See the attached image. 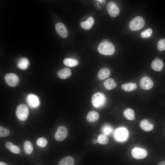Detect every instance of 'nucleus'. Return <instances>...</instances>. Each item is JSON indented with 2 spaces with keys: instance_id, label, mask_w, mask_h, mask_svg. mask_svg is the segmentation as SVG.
Masks as SVG:
<instances>
[{
  "instance_id": "c9c22d12",
  "label": "nucleus",
  "mask_w": 165,
  "mask_h": 165,
  "mask_svg": "<svg viewBox=\"0 0 165 165\" xmlns=\"http://www.w3.org/2000/svg\"><path fill=\"white\" fill-rule=\"evenodd\" d=\"M0 165H7L5 163L3 162H0Z\"/></svg>"
},
{
  "instance_id": "f3484780",
  "label": "nucleus",
  "mask_w": 165,
  "mask_h": 165,
  "mask_svg": "<svg viewBox=\"0 0 165 165\" xmlns=\"http://www.w3.org/2000/svg\"><path fill=\"white\" fill-rule=\"evenodd\" d=\"M105 88L108 90H111L115 88L116 86V83L114 80L111 78L106 80L104 82Z\"/></svg>"
},
{
  "instance_id": "f03ea898",
  "label": "nucleus",
  "mask_w": 165,
  "mask_h": 165,
  "mask_svg": "<svg viewBox=\"0 0 165 165\" xmlns=\"http://www.w3.org/2000/svg\"><path fill=\"white\" fill-rule=\"evenodd\" d=\"M129 136L128 130L124 127H119L116 129L113 133L115 140L119 142H123L127 140Z\"/></svg>"
},
{
  "instance_id": "6e6552de",
  "label": "nucleus",
  "mask_w": 165,
  "mask_h": 165,
  "mask_svg": "<svg viewBox=\"0 0 165 165\" xmlns=\"http://www.w3.org/2000/svg\"><path fill=\"white\" fill-rule=\"evenodd\" d=\"M5 79L8 85L12 87L16 86L19 81L18 76L13 73L7 74L5 77Z\"/></svg>"
},
{
  "instance_id": "c85d7f7f",
  "label": "nucleus",
  "mask_w": 165,
  "mask_h": 165,
  "mask_svg": "<svg viewBox=\"0 0 165 165\" xmlns=\"http://www.w3.org/2000/svg\"><path fill=\"white\" fill-rule=\"evenodd\" d=\"M152 31L151 28H148L142 32L141 33V36L143 38H147L151 36Z\"/></svg>"
},
{
  "instance_id": "a878e982",
  "label": "nucleus",
  "mask_w": 165,
  "mask_h": 165,
  "mask_svg": "<svg viewBox=\"0 0 165 165\" xmlns=\"http://www.w3.org/2000/svg\"><path fill=\"white\" fill-rule=\"evenodd\" d=\"M97 142L104 145L107 144L109 142V140L106 135L104 134L99 135L97 139Z\"/></svg>"
},
{
  "instance_id": "9b49d317",
  "label": "nucleus",
  "mask_w": 165,
  "mask_h": 165,
  "mask_svg": "<svg viewBox=\"0 0 165 165\" xmlns=\"http://www.w3.org/2000/svg\"><path fill=\"white\" fill-rule=\"evenodd\" d=\"M140 85L142 89L148 90L152 88L153 85L152 81L149 77L145 76L142 78L140 81Z\"/></svg>"
},
{
  "instance_id": "4468645a",
  "label": "nucleus",
  "mask_w": 165,
  "mask_h": 165,
  "mask_svg": "<svg viewBox=\"0 0 165 165\" xmlns=\"http://www.w3.org/2000/svg\"><path fill=\"white\" fill-rule=\"evenodd\" d=\"M163 65V63L161 60L159 58H156L153 61L151 64V66L154 70L160 71L162 70Z\"/></svg>"
},
{
  "instance_id": "9d476101",
  "label": "nucleus",
  "mask_w": 165,
  "mask_h": 165,
  "mask_svg": "<svg viewBox=\"0 0 165 165\" xmlns=\"http://www.w3.org/2000/svg\"><path fill=\"white\" fill-rule=\"evenodd\" d=\"M108 12L109 14L112 17L117 16L119 13V8L113 2H109L107 6Z\"/></svg>"
},
{
  "instance_id": "2f4dec72",
  "label": "nucleus",
  "mask_w": 165,
  "mask_h": 165,
  "mask_svg": "<svg viewBox=\"0 0 165 165\" xmlns=\"http://www.w3.org/2000/svg\"><path fill=\"white\" fill-rule=\"evenodd\" d=\"M9 149L11 152L15 154H18L20 151L19 148L14 145Z\"/></svg>"
},
{
  "instance_id": "bb28decb",
  "label": "nucleus",
  "mask_w": 165,
  "mask_h": 165,
  "mask_svg": "<svg viewBox=\"0 0 165 165\" xmlns=\"http://www.w3.org/2000/svg\"><path fill=\"white\" fill-rule=\"evenodd\" d=\"M113 129L112 127L108 125H104L102 128L101 131L103 134L108 135L111 134Z\"/></svg>"
},
{
  "instance_id": "20e7f679",
  "label": "nucleus",
  "mask_w": 165,
  "mask_h": 165,
  "mask_svg": "<svg viewBox=\"0 0 165 165\" xmlns=\"http://www.w3.org/2000/svg\"><path fill=\"white\" fill-rule=\"evenodd\" d=\"M145 24L144 19L140 16H137L130 21L129 23V27L133 31H138L142 28Z\"/></svg>"
},
{
  "instance_id": "a211bd4d",
  "label": "nucleus",
  "mask_w": 165,
  "mask_h": 165,
  "mask_svg": "<svg viewBox=\"0 0 165 165\" xmlns=\"http://www.w3.org/2000/svg\"><path fill=\"white\" fill-rule=\"evenodd\" d=\"M29 65V61L26 58H20L17 63L18 67L20 69L25 70L26 69Z\"/></svg>"
},
{
  "instance_id": "1a4fd4ad",
  "label": "nucleus",
  "mask_w": 165,
  "mask_h": 165,
  "mask_svg": "<svg viewBox=\"0 0 165 165\" xmlns=\"http://www.w3.org/2000/svg\"><path fill=\"white\" fill-rule=\"evenodd\" d=\"M26 101L28 105L32 108L37 107L40 104V101L38 97L36 95L33 94H30L28 95Z\"/></svg>"
},
{
  "instance_id": "5701e85b",
  "label": "nucleus",
  "mask_w": 165,
  "mask_h": 165,
  "mask_svg": "<svg viewBox=\"0 0 165 165\" xmlns=\"http://www.w3.org/2000/svg\"><path fill=\"white\" fill-rule=\"evenodd\" d=\"M24 149L26 154H31L33 150V146L31 143L28 141H25L24 144Z\"/></svg>"
},
{
  "instance_id": "473e14b6",
  "label": "nucleus",
  "mask_w": 165,
  "mask_h": 165,
  "mask_svg": "<svg viewBox=\"0 0 165 165\" xmlns=\"http://www.w3.org/2000/svg\"><path fill=\"white\" fill-rule=\"evenodd\" d=\"M14 144L12 143L7 141L5 143V146L6 148L9 149Z\"/></svg>"
},
{
  "instance_id": "39448f33",
  "label": "nucleus",
  "mask_w": 165,
  "mask_h": 165,
  "mask_svg": "<svg viewBox=\"0 0 165 165\" xmlns=\"http://www.w3.org/2000/svg\"><path fill=\"white\" fill-rule=\"evenodd\" d=\"M16 115L17 118L21 121H24L28 118L29 114L28 108L25 105L20 104L17 107L16 111Z\"/></svg>"
},
{
  "instance_id": "aec40b11",
  "label": "nucleus",
  "mask_w": 165,
  "mask_h": 165,
  "mask_svg": "<svg viewBox=\"0 0 165 165\" xmlns=\"http://www.w3.org/2000/svg\"><path fill=\"white\" fill-rule=\"evenodd\" d=\"M99 117V114L97 112L92 111L89 112L87 114L86 119L88 122H93L97 121Z\"/></svg>"
},
{
  "instance_id": "cd10ccee",
  "label": "nucleus",
  "mask_w": 165,
  "mask_h": 165,
  "mask_svg": "<svg viewBox=\"0 0 165 165\" xmlns=\"http://www.w3.org/2000/svg\"><path fill=\"white\" fill-rule=\"evenodd\" d=\"M37 145L39 147L43 148L46 146L47 144V141L46 139L41 137L38 138L36 141Z\"/></svg>"
},
{
  "instance_id": "7c9ffc66",
  "label": "nucleus",
  "mask_w": 165,
  "mask_h": 165,
  "mask_svg": "<svg viewBox=\"0 0 165 165\" xmlns=\"http://www.w3.org/2000/svg\"><path fill=\"white\" fill-rule=\"evenodd\" d=\"M157 48L160 51L165 50V38L160 39L157 44Z\"/></svg>"
},
{
  "instance_id": "f704fd0d",
  "label": "nucleus",
  "mask_w": 165,
  "mask_h": 165,
  "mask_svg": "<svg viewBox=\"0 0 165 165\" xmlns=\"http://www.w3.org/2000/svg\"><path fill=\"white\" fill-rule=\"evenodd\" d=\"M92 142L94 144H96L97 142V140L94 139L92 140Z\"/></svg>"
},
{
  "instance_id": "72a5a7b5",
  "label": "nucleus",
  "mask_w": 165,
  "mask_h": 165,
  "mask_svg": "<svg viewBox=\"0 0 165 165\" xmlns=\"http://www.w3.org/2000/svg\"><path fill=\"white\" fill-rule=\"evenodd\" d=\"M158 165H165V161H163L160 162Z\"/></svg>"
},
{
  "instance_id": "393cba45",
  "label": "nucleus",
  "mask_w": 165,
  "mask_h": 165,
  "mask_svg": "<svg viewBox=\"0 0 165 165\" xmlns=\"http://www.w3.org/2000/svg\"><path fill=\"white\" fill-rule=\"evenodd\" d=\"M64 64L69 67H73L76 66L78 63V61L75 59L67 58L63 61Z\"/></svg>"
},
{
  "instance_id": "b1692460",
  "label": "nucleus",
  "mask_w": 165,
  "mask_h": 165,
  "mask_svg": "<svg viewBox=\"0 0 165 165\" xmlns=\"http://www.w3.org/2000/svg\"><path fill=\"white\" fill-rule=\"evenodd\" d=\"M124 116L128 119L133 120L134 119L135 115L134 110L130 108L126 109L123 112Z\"/></svg>"
},
{
  "instance_id": "f257e3e1",
  "label": "nucleus",
  "mask_w": 165,
  "mask_h": 165,
  "mask_svg": "<svg viewBox=\"0 0 165 165\" xmlns=\"http://www.w3.org/2000/svg\"><path fill=\"white\" fill-rule=\"evenodd\" d=\"M98 50L100 53L107 55H112L115 51L113 44L108 41L101 42L99 45Z\"/></svg>"
},
{
  "instance_id": "dca6fc26",
  "label": "nucleus",
  "mask_w": 165,
  "mask_h": 165,
  "mask_svg": "<svg viewBox=\"0 0 165 165\" xmlns=\"http://www.w3.org/2000/svg\"><path fill=\"white\" fill-rule=\"evenodd\" d=\"M110 71L109 69L105 68L101 69L98 73V78L100 80L104 79L109 77Z\"/></svg>"
},
{
  "instance_id": "0eeeda50",
  "label": "nucleus",
  "mask_w": 165,
  "mask_h": 165,
  "mask_svg": "<svg viewBox=\"0 0 165 165\" xmlns=\"http://www.w3.org/2000/svg\"><path fill=\"white\" fill-rule=\"evenodd\" d=\"M133 157L137 159H143L146 157L148 154L147 151L142 148L135 147L131 150Z\"/></svg>"
},
{
  "instance_id": "2eb2a0df",
  "label": "nucleus",
  "mask_w": 165,
  "mask_h": 165,
  "mask_svg": "<svg viewBox=\"0 0 165 165\" xmlns=\"http://www.w3.org/2000/svg\"><path fill=\"white\" fill-rule=\"evenodd\" d=\"M72 73L71 69L68 68H64L59 70L57 74L60 78L65 79L70 76Z\"/></svg>"
},
{
  "instance_id": "e433bc0d",
  "label": "nucleus",
  "mask_w": 165,
  "mask_h": 165,
  "mask_svg": "<svg viewBox=\"0 0 165 165\" xmlns=\"http://www.w3.org/2000/svg\"><path fill=\"white\" fill-rule=\"evenodd\" d=\"M97 1H98L100 3H102L103 2H104V0H97Z\"/></svg>"
},
{
  "instance_id": "412c9836",
  "label": "nucleus",
  "mask_w": 165,
  "mask_h": 165,
  "mask_svg": "<svg viewBox=\"0 0 165 165\" xmlns=\"http://www.w3.org/2000/svg\"><path fill=\"white\" fill-rule=\"evenodd\" d=\"M94 20L92 17H89L85 21L81 22L80 25L82 28L85 29H90L92 27Z\"/></svg>"
},
{
  "instance_id": "ddd939ff",
  "label": "nucleus",
  "mask_w": 165,
  "mask_h": 165,
  "mask_svg": "<svg viewBox=\"0 0 165 165\" xmlns=\"http://www.w3.org/2000/svg\"><path fill=\"white\" fill-rule=\"evenodd\" d=\"M140 126L142 129L146 131H150L154 128L153 124L146 119H143L141 120L140 123Z\"/></svg>"
},
{
  "instance_id": "f8f14e48",
  "label": "nucleus",
  "mask_w": 165,
  "mask_h": 165,
  "mask_svg": "<svg viewBox=\"0 0 165 165\" xmlns=\"http://www.w3.org/2000/svg\"><path fill=\"white\" fill-rule=\"evenodd\" d=\"M55 28L57 33L61 37L65 38L67 37L68 31L64 24L61 22L57 23L56 24Z\"/></svg>"
},
{
  "instance_id": "4be33fe9",
  "label": "nucleus",
  "mask_w": 165,
  "mask_h": 165,
  "mask_svg": "<svg viewBox=\"0 0 165 165\" xmlns=\"http://www.w3.org/2000/svg\"><path fill=\"white\" fill-rule=\"evenodd\" d=\"M137 88V85L135 83L130 82L123 84L122 88L126 92L133 91Z\"/></svg>"
},
{
  "instance_id": "c756f323",
  "label": "nucleus",
  "mask_w": 165,
  "mask_h": 165,
  "mask_svg": "<svg viewBox=\"0 0 165 165\" xmlns=\"http://www.w3.org/2000/svg\"><path fill=\"white\" fill-rule=\"evenodd\" d=\"M10 133L9 130L8 129L0 127V136L5 137L8 136Z\"/></svg>"
},
{
  "instance_id": "7ed1b4c3",
  "label": "nucleus",
  "mask_w": 165,
  "mask_h": 165,
  "mask_svg": "<svg viewBox=\"0 0 165 165\" xmlns=\"http://www.w3.org/2000/svg\"><path fill=\"white\" fill-rule=\"evenodd\" d=\"M93 106L96 108H100L103 106L106 102L105 95L101 93H97L93 96L91 99Z\"/></svg>"
},
{
  "instance_id": "423d86ee",
  "label": "nucleus",
  "mask_w": 165,
  "mask_h": 165,
  "mask_svg": "<svg viewBox=\"0 0 165 165\" xmlns=\"http://www.w3.org/2000/svg\"><path fill=\"white\" fill-rule=\"evenodd\" d=\"M68 131L67 128L64 126L58 127L55 135V139L58 141H62L67 137Z\"/></svg>"
},
{
  "instance_id": "6ab92c4d",
  "label": "nucleus",
  "mask_w": 165,
  "mask_h": 165,
  "mask_svg": "<svg viewBox=\"0 0 165 165\" xmlns=\"http://www.w3.org/2000/svg\"><path fill=\"white\" fill-rule=\"evenodd\" d=\"M75 161L74 159L71 156H67L61 159L58 165H74Z\"/></svg>"
}]
</instances>
